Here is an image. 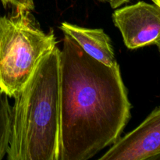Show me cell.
<instances>
[{
  "instance_id": "1",
  "label": "cell",
  "mask_w": 160,
  "mask_h": 160,
  "mask_svg": "<svg viewBox=\"0 0 160 160\" xmlns=\"http://www.w3.org/2000/svg\"><path fill=\"white\" fill-rule=\"evenodd\" d=\"M131 109L120 67L98 62L64 34L59 160L90 159L113 145L131 118Z\"/></svg>"
},
{
  "instance_id": "2",
  "label": "cell",
  "mask_w": 160,
  "mask_h": 160,
  "mask_svg": "<svg viewBox=\"0 0 160 160\" xmlns=\"http://www.w3.org/2000/svg\"><path fill=\"white\" fill-rule=\"evenodd\" d=\"M9 160H59L60 50L47 53L14 96Z\"/></svg>"
},
{
  "instance_id": "3",
  "label": "cell",
  "mask_w": 160,
  "mask_h": 160,
  "mask_svg": "<svg viewBox=\"0 0 160 160\" xmlns=\"http://www.w3.org/2000/svg\"><path fill=\"white\" fill-rule=\"evenodd\" d=\"M56 46L52 30L42 31L30 11L0 17V90L14 98Z\"/></svg>"
},
{
  "instance_id": "4",
  "label": "cell",
  "mask_w": 160,
  "mask_h": 160,
  "mask_svg": "<svg viewBox=\"0 0 160 160\" xmlns=\"http://www.w3.org/2000/svg\"><path fill=\"white\" fill-rule=\"evenodd\" d=\"M112 17L129 49L156 45L160 40V7L157 5L140 1L117 9Z\"/></svg>"
},
{
  "instance_id": "5",
  "label": "cell",
  "mask_w": 160,
  "mask_h": 160,
  "mask_svg": "<svg viewBox=\"0 0 160 160\" xmlns=\"http://www.w3.org/2000/svg\"><path fill=\"white\" fill-rule=\"evenodd\" d=\"M98 159H160V106L138 128L120 138Z\"/></svg>"
},
{
  "instance_id": "6",
  "label": "cell",
  "mask_w": 160,
  "mask_h": 160,
  "mask_svg": "<svg viewBox=\"0 0 160 160\" xmlns=\"http://www.w3.org/2000/svg\"><path fill=\"white\" fill-rule=\"evenodd\" d=\"M64 34L70 35L91 57L109 67L119 66L111 40L102 29H92L63 22L60 26Z\"/></svg>"
},
{
  "instance_id": "7",
  "label": "cell",
  "mask_w": 160,
  "mask_h": 160,
  "mask_svg": "<svg viewBox=\"0 0 160 160\" xmlns=\"http://www.w3.org/2000/svg\"><path fill=\"white\" fill-rule=\"evenodd\" d=\"M8 97L0 90V160L7 155L12 134V111Z\"/></svg>"
},
{
  "instance_id": "8",
  "label": "cell",
  "mask_w": 160,
  "mask_h": 160,
  "mask_svg": "<svg viewBox=\"0 0 160 160\" xmlns=\"http://www.w3.org/2000/svg\"><path fill=\"white\" fill-rule=\"evenodd\" d=\"M3 7L6 8L11 6L16 10L32 11L34 9V0H0Z\"/></svg>"
},
{
  "instance_id": "9",
  "label": "cell",
  "mask_w": 160,
  "mask_h": 160,
  "mask_svg": "<svg viewBox=\"0 0 160 160\" xmlns=\"http://www.w3.org/2000/svg\"><path fill=\"white\" fill-rule=\"evenodd\" d=\"M96 1L100 2H106L109 3V6L112 8V9H117V8L120 7L122 5L128 3L131 0H96Z\"/></svg>"
},
{
  "instance_id": "10",
  "label": "cell",
  "mask_w": 160,
  "mask_h": 160,
  "mask_svg": "<svg viewBox=\"0 0 160 160\" xmlns=\"http://www.w3.org/2000/svg\"><path fill=\"white\" fill-rule=\"evenodd\" d=\"M152 1L154 2V4L157 5L159 7H160V0H152Z\"/></svg>"
},
{
  "instance_id": "11",
  "label": "cell",
  "mask_w": 160,
  "mask_h": 160,
  "mask_svg": "<svg viewBox=\"0 0 160 160\" xmlns=\"http://www.w3.org/2000/svg\"><path fill=\"white\" fill-rule=\"evenodd\" d=\"M156 45H157V47H158V49H159V53H160V40L159 41V42H157V43H156Z\"/></svg>"
}]
</instances>
